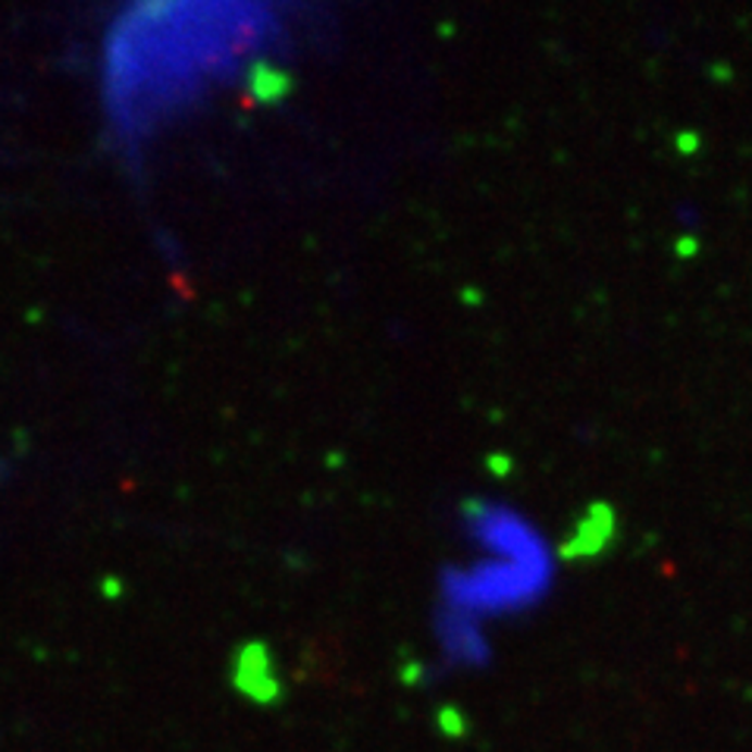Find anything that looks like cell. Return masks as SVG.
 Here are the masks:
<instances>
[{
	"instance_id": "1",
	"label": "cell",
	"mask_w": 752,
	"mask_h": 752,
	"mask_svg": "<svg viewBox=\"0 0 752 752\" xmlns=\"http://www.w3.org/2000/svg\"><path fill=\"white\" fill-rule=\"evenodd\" d=\"M270 7H135L116 23L108 101L120 129L148 133L211 85L229 79L273 26Z\"/></svg>"
},
{
	"instance_id": "2",
	"label": "cell",
	"mask_w": 752,
	"mask_h": 752,
	"mask_svg": "<svg viewBox=\"0 0 752 752\" xmlns=\"http://www.w3.org/2000/svg\"><path fill=\"white\" fill-rule=\"evenodd\" d=\"M467 562L439 577V609L484 624L539 605L559 574V555L537 524L509 502L477 499L464 509Z\"/></svg>"
},
{
	"instance_id": "3",
	"label": "cell",
	"mask_w": 752,
	"mask_h": 752,
	"mask_svg": "<svg viewBox=\"0 0 752 752\" xmlns=\"http://www.w3.org/2000/svg\"><path fill=\"white\" fill-rule=\"evenodd\" d=\"M436 640H439L446 662L458 665V668H477L489 655L484 624L455 615V612H446V609L436 612Z\"/></svg>"
},
{
	"instance_id": "4",
	"label": "cell",
	"mask_w": 752,
	"mask_h": 752,
	"mask_svg": "<svg viewBox=\"0 0 752 752\" xmlns=\"http://www.w3.org/2000/svg\"><path fill=\"white\" fill-rule=\"evenodd\" d=\"M233 684L254 702L279 699V680L273 677V665H270V655L264 646L242 649V655L236 659V668H233Z\"/></svg>"
},
{
	"instance_id": "5",
	"label": "cell",
	"mask_w": 752,
	"mask_h": 752,
	"mask_svg": "<svg viewBox=\"0 0 752 752\" xmlns=\"http://www.w3.org/2000/svg\"><path fill=\"white\" fill-rule=\"evenodd\" d=\"M442 730L452 734V737H461V734H464V722L458 718V712H442Z\"/></svg>"
},
{
	"instance_id": "6",
	"label": "cell",
	"mask_w": 752,
	"mask_h": 752,
	"mask_svg": "<svg viewBox=\"0 0 752 752\" xmlns=\"http://www.w3.org/2000/svg\"><path fill=\"white\" fill-rule=\"evenodd\" d=\"M677 148L684 151V154H693L699 148V135L697 133H684V135H677Z\"/></svg>"
},
{
	"instance_id": "7",
	"label": "cell",
	"mask_w": 752,
	"mask_h": 752,
	"mask_svg": "<svg viewBox=\"0 0 752 752\" xmlns=\"http://www.w3.org/2000/svg\"><path fill=\"white\" fill-rule=\"evenodd\" d=\"M677 254H680V258H690V254H697V242H693V239H684V242H677Z\"/></svg>"
}]
</instances>
